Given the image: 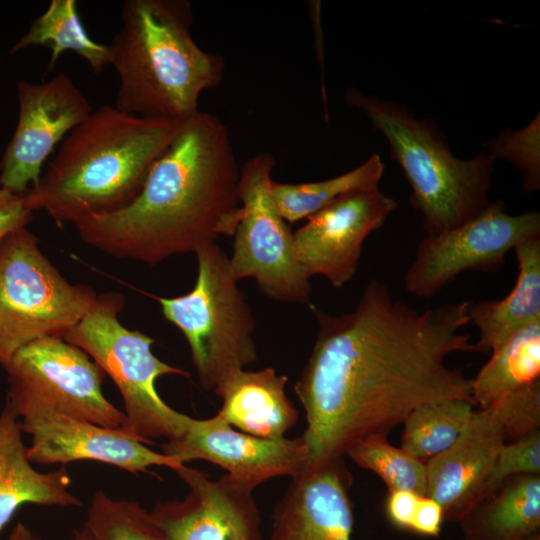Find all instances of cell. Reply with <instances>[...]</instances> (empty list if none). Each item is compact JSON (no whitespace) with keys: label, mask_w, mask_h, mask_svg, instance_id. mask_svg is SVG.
Masks as SVG:
<instances>
[{"label":"cell","mask_w":540,"mask_h":540,"mask_svg":"<svg viewBox=\"0 0 540 540\" xmlns=\"http://www.w3.org/2000/svg\"><path fill=\"white\" fill-rule=\"evenodd\" d=\"M275 164L270 153L261 152L240 169L242 217L229 264L237 281L254 279L259 290L275 301L310 304V278L295 258L293 233L272 200Z\"/></svg>","instance_id":"cell-9"},{"label":"cell","mask_w":540,"mask_h":540,"mask_svg":"<svg viewBox=\"0 0 540 540\" xmlns=\"http://www.w3.org/2000/svg\"><path fill=\"white\" fill-rule=\"evenodd\" d=\"M6 400L14 411L39 406L107 428L126 422L103 394L105 372L77 346L45 337L19 349L4 365Z\"/></svg>","instance_id":"cell-10"},{"label":"cell","mask_w":540,"mask_h":540,"mask_svg":"<svg viewBox=\"0 0 540 540\" xmlns=\"http://www.w3.org/2000/svg\"><path fill=\"white\" fill-rule=\"evenodd\" d=\"M421 497L408 490H388L385 510L390 522L397 528L410 530Z\"/></svg>","instance_id":"cell-32"},{"label":"cell","mask_w":540,"mask_h":540,"mask_svg":"<svg viewBox=\"0 0 540 540\" xmlns=\"http://www.w3.org/2000/svg\"><path fill=\"white\" fill-rule=\"evenodd\" d=\"M385 165L378 154L346 173L326 180L304 183L271 184V196L276 210L287 222L309 218L338 197L356 191L378 189Z\"/></svg>","instance_id":"cell-25"},{"label":"cell","mask_w":540,"mask_h":540,"mask_svg":"<svg viewBox=\"0 0 540 540\" xmlns=\"http://www.w3.org/2000/svg\"><path fill=\"white\" fill-rule=\"evenodd\" d=\"M31 530L22 522H18L6 540H37Z\"/></svg>","instance_id":"cell-34"},{"label":"cell","mask_w":540,"mask_h":540,"mask_svg":"<svg viewBox=\"0 0 540 540\" xmlns=\"http://www.w3.org/2000/svg\"><path fill=\"white\" fill-rule=\"evenodd\" d=\"M109 47L119 76L115 107L143 118L184 122L201 94L218 86L225 63L191 34L186 0H126Z\"/></svg>","instance_id":"cell-4"},{"label":"cell","mask_w":540,"mask_h":540,"mask_svg":"<svg viewBox=\"0 0 540 540\" xmlns=\"http://www.w3.org/2000/svg\"><path fill=\"white\" fill-rule=\"evenodd\" d=\"M287 380L272 367L237 370L214 391L222 400L217 414L246 434L264 439L284 438L299 417L285 392Z\"/></svg>","instance_id":"cell-20"},{"label":"cell","mask_w":540,"mask_h":540,"mask_svg":"<svg viewBox=\"0 0 540 540\" xmlns=\"http://www.w3.org/2000/svg\"><path fill=\"white\" fill-rule=\"evenodd\" d=\"M485 409L506 443L540 430V380L506 394Z\"/></svg>","instance_id":"cell-29"},{"label":"cell","mask_w":540,"mask_h":540,"mask_svg":"<svg viewBox=\"0 0 540 540\" xmlns=\"http://www.w3.org/2000/svg\"><path fill=\"white\" fill-rule=\"evenodd\" d=\"M93 540H166L139 503L94 492L84 522Z\"/></svg>","instance_id":"cell-28"},{"label":"cell","mask_w":540,"mask_h":540,"mask_svg":"<svg viewBox=\"0 0 540 540\" xmlns=\"http://www.w3.org/2000/svg\"><path fill=\"white\" fill-rule=\"evenodd\" d=\"M97 296L68 282L26 226L15 229L0 244V365L29 343L63 338Z\"/></svg>","instance_id":"cell-8"},{"label":"cell","mask_w":540,"mask_h":540,"mask_svg":"<svg viewBox=\"0 0 540 540\" xmlns=\"http://www.w3.org/2000/svg\"><path fill=\"white\" fill-rule=\"evenodd\" d=\"M540 380V320L507 338L472 379L474 405L485 409L506 394Z\"/></svg>","instance_id":"cell-23"},{"label":"cell","mask_w":540,"mask_h":540,"mask_svg":"<svg viewBox=\"0 0 540 540\" xmlns=\"http://www.w3.org/2000/svg\"><path fill=\"white\" fill-rule=\"evenodd\" d=\"M458 523L464 540H540V474L506 480Z\"/></svg>","instance_id":"cell-22"},{"label":"cell","mask_w":540,"mask_h":540,"mask_svg":"<svg viewBox=\"0 0 540 540\" xmlns=\"http://www.w3.org/2000/svg\"><path fill=\"white\" fill-rule=\"evenodd\" d=\"M17 95L18 121L0 162V187L21 194L38 183L48 156L93 108L65 73L41 83L22 80Z\"/></svg>","instance_id":"cell-12"},{"label":"cell","mask_w":540,"mask_h":540,"mask_svg":"<svg viewBox=\"0 0 540 540\" xmlns=\"http://www.w3.org/2000/svg\"><path fill=\"white\" fill-rule=\"evenodd\" d=\"M540 237V213L509 214L503 200L489 202L462 225L425 236L406 271L404 286L416 297L430 298L466 271H497L509 251Z\"/></svg>","instance_id":"cell-11"},{"label":"cell","mask_w":540,"mask_h":540,"mask_svg":"<svg viewBox=\"0 0 540 540\" xmlns=\"http://www.w3.org/2000/svg\"><path fill=\"white\" fill-rule=\"evenodd\" d=\"M123 306L124 296L119 292L98 295L63 339L86 352L117 386L126 417L120 427L123 431L147 445L154 439H177L191 417L165 403L155 384L161 376L189 377V373L160 360L152 352L154 339L120 322Z\"/></svg>","instance_id":"cell-6"},{"label":"cell","mask_w":540,"mask_h":540,"mask_svg":"<svg viewBox=\"0 0 540 540\" xmlns=\"http://www.w3.org/2000/svg\"><path fill=\"white\" fill-rule=\"evenodd\" d=\"M474 404L453 399L414 409L403 421L401 448L424 462L450 447L467 423Z\"/></svg>","instance_id":"cell-26"},{"label":"cell","mask_w":540,"mask_h":540,"mask_svg":"<svg viewBox=\"0 0 540 540\" xmlns=\"http://www.w3.org/2000/svg\"><path fill=\"white\" fill-rule=\"evenodd\" d=\"M239 177L227 127L199 110L182 123L129 205L74 226L92 247L155 265L220 235L234 236L242 217Z\"/></svg>","instance_id":"cell-2"},{"label":"cell","mask_w":540,"mask_h":540,"mask_svg":"<svg viewBox=\"0 0 540 540\" xmlns=\"http://www.w3.org/2000/svg\"><path fill=\"white\" fill-rule=\"evenodd\" d=\"M37 540L42 539L37 538ZM68 540H93V538L83 526L81 529L74 530Z\"/></svg>","instance_id":"cell-35"},{"label":"cell","mask_w":540,"mask_h":540,"mask_svg":"<svg viewBox=\"0 0 540 540\" xmlns=\"http://www.w3.org/2000/svg\"><path fill=\"white\" fill-rule=\"evenodd\" d=\"M33 211L25 193H14L0 187V244L15 229L26 226Z\"/></svg>","instance_id":"cell-31"},{"label":"cell","mask_w":540,"mask_h":540,"mask_svg":"<svg viewBox=\"0 0 540 540\" xmlns=\"http://www.w3.org/2000/svg\"><path fill=\"white\" fill-rule=\"evenodd\" d=\"M193 288L172 298H157L163 316L184 335L200 385L216 388L233 372L257 359L255 319L232 274L229 257L215 241L195 252Z\"/></svg>","instance_id":"cell-7"},{"label":"cell","mask_w":540,"mask_h":540,"mask_svg":"<svg viewBox=\"0 0 540 540\" xmlns=\"http://www.w3.org/2000/svg\"><path fill=\"white\" fill-rule=\"evenodd\" d=\"M470 304L418 311L372 279L349 313L311 306L317 336L294 385L305 411L307 471L343 457L368 435H388L418 407L473 403L472 379L446 364L452 353L475 352L462 331Z\"/></svg>","instance_id":"cell-1"},{"label":"cell","mask_w":540,"mask_h":540,"mask_svg":"<svg viewBox=\"0 0 540 540\" xmlns=\"http://www.w3.org/2000/svg\"><path fill=\"white\" fill-rule=\"evenodd\" d=\"M76 0H52L47 9L30 25L28 31L10 49L11 54L30 46L51 49L48 69H53L66 51L83 58L95 74L110 65L108 45L94 41L83 26Z\"/></svg>","instance_id":"cell-24"},{"label":"cell","mask_w":540,"mask_h":540,"mask_svg":"<svg viewBox=\"0 0 540 540\" xmlns=\"http://www.w3.org/2000/svg\"><path fill=\"white\" fill-rule=\"evenodd\" d=\"M379 189L344 194L293 233L294 254L305 274L340 288L355 276L363 243L397 208Z\"/></svg>","instance_id":"cell-13"},{"label":"cell","mask_w":540,"mask_h":540,"mask_svg":"<svg viewBox=\"0 0 540 540\" xmlns=\"http://www.w3.org/2000/svg\"><path fill=\"white\" fill-rule=\"evenodd\" d=\"M345 455L378 475L388 490H408L426 496V462L390 444L387 435H368L352 444Z\"/></svg>","instance_id":"cell-27"},{"label":"cell","mask_w":540,"mask_h":540,"mask_svg":"<svg viewBox=\"0 0 540 540\" xmlns=\"http://www.w3.org/2000/svg\"><path fill=\"white\" fill-rule=\"evenodd\" d=\"M514 253L518 276L509 294L470 304L469 322L479 334L475 352H492L516 331L540 320V237L518 244Z\"/></svg>","instance_id":"cell-21"},{"label":"cell","mask_w":540,"mask_h":540,"mask_svg":"<svg viewBox=\"0 0 540 540\" xmlns=\"http://www.w3.org/2000/svg\"><path fill=\"white\" fill-rule=\"evenodd\" d=\"M20 419L6 400L0 412V532L26 504L78 507L65 466L36 470L27 456Z\"/></svg>","instance_id":"cell-19"},{"label":"cell","mask_w":540,"mask_h":540,"mask_svg":"<svg viewBox=\"0 0 540 540\" xmlns=\"http://www.w3.org/2000/svg\"><path fill=\"white\" fill-rule=\"evenodd\" d=\"M523 474H540V430L504 444L475 504L496 492L506 480Z\"/></svg>","instance_id":"cell-30"},{"label":"cell","mask_w":540,"mask_h":540,"mask_svg":"<svg viewBox=\"0 0 540 540\" xmlns=\"http://www.w3.org/2000/svg\"><path fill=\"white\" fill-rule=\"evenodd\" d=\"M183 122L143 118L99 107L70 131L38 183L25 193L34 212L58 224L118 211L140 193Z\"/></svg>","instance_id":"cell-3"},{"label":"cell","mask_w":540,"mask_h":540,"mask_svg":"<svg viewBox=\"0 0 540 540\" xmlns=\"http://www.w3.org/2000/svg\"><path fill=\"white\" fill-rule=\"evenodd\" d=\"M444 522L443 509L438 502L422 496L411 525V531L428 537H438Z\"/></svg>","instance_id":"cell-33"},{"label":"cell","mask_w":540,"mask_h":540,"mask_svg":"<svg viewBox=\"0 0 540 540\" xmlns=\"http://www.w3.org/2000/svg\"><path fill=\"white\" fill-rule=\"evenodd\" d=\"M174 472L187 485V494L156 503L149 511L166 540H261L253 491L226 474L212 479L185 464Z\"/></svg>","instance_id":"cell-16"},{"label":"cell","mask_w":540,"mask_h":540,"mask_svg":"<svg viewBox=\"0 0 540 540\" xmlns=\"http://www.w3.org/2000/svg\"><path fill=\"white\" fill-rule=\"evenodd\" d=\"M162 453L185 464L205 460L220 466L235 483L254 489L275 477L295 478L307 471L309 451L301 436L264 439L241 432L218 414L191 417L177 439L166 441Z\"/></svg>","instance_id":"cell-14"},{"label":"cell","mask_w":540,"mask_h":540,"mask_svg":"<svg viewBox=\"0 0 540 540\" xmlns=\"http://www.w3.org/2000/svg\"><path fill=\"white\" fill-rule=\"evenodd\" d=\"M23 433L31 436L27 456L40 465L92 460L130 473L160 466L175 470L183 463L156 452L121 428H107L50 409L28 406L14 411Z\"/></svg>","instance_id":"cell-15"},{"label":"cell","mask_w":540,"mask_h":540,"mask_svg":"<svg viewBox=\"0 0 540 540\" xmlns=\"http://www.w3.org/2000/svg\"><path fill=\"white\" fill-rule=\"evenodd\" d=\"M346 103L365 114L387 140L410 187V203L422 215L426 236L467 222L490 202L494 157L479 153L459 159L429 119L416 118L403 105L347 89Z\"/></svg>","instance_id":"cell-5"},{"label":"cell","mask_w":540,"mask_h":540,"mask_svg":"<svg viewBox=\"0 0 540 540\" xmlns=\"http://www.w3.org/2000/svg\"><path fill=\"white\" fill-rule=\"evenodd\" d=\"M505 440L487 409L473 410L453 444L426 461V496L457 522L474 506Z\"/></svg>","instance_id":"cell-18"},{"label":"cell","mask_w":540,"mask_h":540,"mask_svg":"<svg viewBox=\"0 0 540 540\" xmlns=\"http://www.w3.org/2000/svg\"><path fill=\"white\" fill-rule=\"evenodd\" d=\"M351 482L343 457L292 478L273 510L268 540H352Z\"/></svg>","instance_id":"cell-17"}]
</instances>
